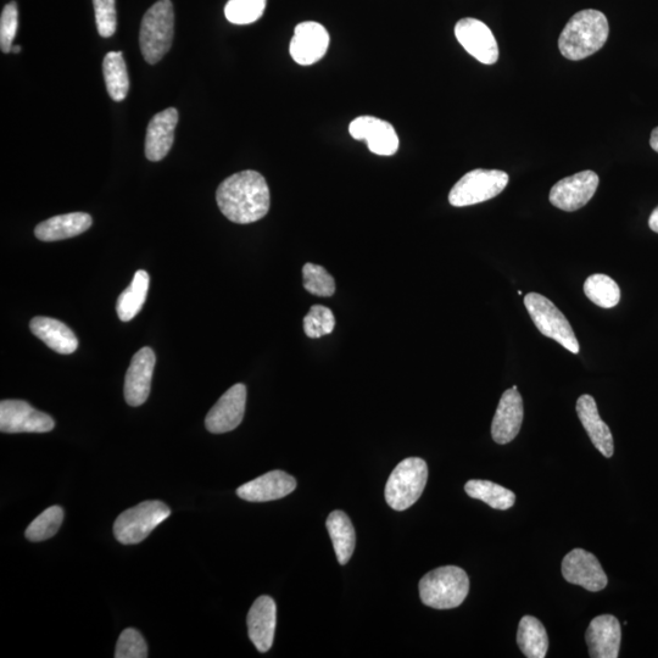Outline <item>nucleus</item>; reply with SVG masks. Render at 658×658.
I'll return each mask as SVG.
<instances>
[{"label": "nucleus", "mask_w": 658, "mask_h": 658, "mask_svg": "<svg viewBox=\"0 0 658 658\" xmlns=\"http://www.w3.org/2000/svg\"><path fill=\"white\" fill-rule=\"evenodd\" d=\"M455 36L466 52L479 63L493 65L499 60L498 42L484 22L466 18L457 22Z\"/></svg>", "instance_id": "nucleus-12"}, {"label": "nucleus", "mask_w": 658, "mask_h": 658, "mask_svg": "<svg viewBox=\"0 0 658 658\" xmlns=\"http://www.w3.org/2000/svg\"><path fill=\"white\" fill-rule=\"evenodd\" d=\"M584 293L589 300L602 309H611L620 303L621 289L618 284L606 275H593L584 283Z\"/></svg>", "instance_id": "nucleus-30"}, {"label": "nucleus", "mask_w": 658, "mask_h": 658, "mask_svg": "<svg viewBox=\"0 0 658 658\" xmlns=\"http://www.w3.org/2000/svg\"><path fill=\"white\" fill-rule=\"evenodd\" d=\"M507 184H509V175L504 171L473 170L451 189L449 203L456 208L484 203L498 197Z\"/></svg>", "instance_id": "nucleus-8"}, {"label": "nucleus", "mask_w": 658, "mask_h": 658, "mask_svg": "<svg viewBox=\"0 0 658 658\" xmlns=\"http://www.w3.org/2000/svg\"><path fill=\"white\" fill-rule=\"evenodd\" d=\"M649 226H650L652 231L658 233V206L654 211H652V214H651L650 220H649Z\"/></svg>", "instance_id": "nucleus-38"}, {"label": "nucleus", "mask_w": 658, "mask_h": 658, "mask_svg": "<svg viewBox=\"0 0 658 658\" xmlns=\"http://www.w3.org/2000/svg\"><path fill=\"white\" fill-rule=\"evenodd\" d=\"M55 422L22 400H3L0 403V431L3 433H47Z\"/></svg>", "instance_id": "nucleus-9"}, {"label": "nucleus", "mask_w": 658, "mask_h": 658, "mask_svg": "<svg viewBox=\"0 0 658 658\" xmlns=\"http://www.w3.org/2000/svg\"><path fill=\"white\" fill-rule=\"evenodd\" d=\"M470 591V579L460 567L444 566L426 574L420 582L423 604L436 610L462 605Z\"/></svg>", "instance_id": "nucleus-3"}, {"label": "nucleus", "mask_w": 658, "mask_h": 658, "mask_svg": "<svg viewBox=\"0 0 658 658\" xmlns=\"http://www.w3.org/2000/svg\"><path fill=\"white\" fill-rule=\"evenodd\" d=\"M609 33V21L601 11H579L561 33L560 52L568 60H583L605 46Z\"/></svg>", "instance_id": "nucleus-2"}, {"label": "nucleus", "mask_w": 658, "mask_h": 658, "mask_svg": "<svg viewBox=\"0 0 658 658\" xmlns=\"http://www.w3.org/2000/svg\"><path fill=\"white\" fill-rule=\"evenodd\" d=\"M116 658H146L148 657V646L146 640L138 630L125 629L117 640Z\"/></svg>", "instance_id": "nucleus-35"}, {"label": "nucleus", "mask_w": 658, "mask_h": 658, "mask_svg": "<svg viewBox=\"0 0 658 658\" xmlns=\"http://www.w3.org/2000/svg\"><path fill=\"white\" fill-rule=\"evenodd\" d=\"M150 277L147 271L139 270L126 289L117 299L116 311L119 319L124 322L131 321L142 310L146 303L149 291Z\"/></svg>", "instance_id": "nucleus-27"}, {"label": "nucleus", "mask_w": 658, "mask_h": 658, "mask_svg": "<svg viewBox=\"0 0 658 658\" xmlns=\"http://www.w3.org/2000/svg\"><path fill=\"white\" fill-rule=\"evenodd\" d=\"M97 29L104 38L114 36L117 26L115 0H93Z\"/></svg>", "instance_id": "nucleus-37"}, {"label": "nucleus", "mask_w": 658, "mask_h": 658, "mask_svg": "<svg viewBox=\"0 0 658 658\" xmlns=\"http://www.w3.org/2000/svg\"><path fill=\"white\" fill-rule=\"evenodd\" d=\"M329 33L319 22L305 21L295 27L289 52L295 63L309 66L317 63L327 53Z\"/></svg>", "instance_id": "nucleus-15"}, {"label": "nucleus", "mask_w": 658, "mask_h": 658, "mask_svg": "<svg viewBox=\"0 0 658 658\" xmlns=\"http://www.w3.org/2000/svg\"><path fill=\"white\" fill-rule=\"evenodd\" d=\"M297 488V481L283 471H272L266 475L255 478L254 481L241 485L237 495L250 503H266L286 498Z\"/></svg>", "instance_id": "nucleus-19"}, {"label": "nucleus", "mask_w": 658, "mask_h": 658, "mask_svg": "<svg viewBox=\"0 0 658 658\" xmlns=\"http://www.w3.org/2000/svg\"><path fill=\"white\" fill-rule=\"evenodd\" d=\"M92 223L91 215L86 213L59 215L39 223L35 234L39 241L58 242L80 236L91 228Z\"/></svg>", "instance_id": "nucleus-23"}, {"label": "nucleus", "mask_w": 658, "mask_h": 658, "mask_svg": "<svg viewBox=\"0 0 658 658\" xmlns=\"http://www.w3.org/2000/svg\"><path fill=\"white\" fill-rule=\"evenodd\" d=\"M30 328L38 339L59 354L69 355L75 353L78 348L75 333L63 322L38 316L32 319Z\"/></svg>", "instance_id": "nucleus-24"}, {"label": "nucleus", "mask_w": 658, "mask_h": 658, "mask_svg": "<svg viewBox=\"0 0 658 658\" xmlns=\"http://www.w3.org/2000/svg\"><path fill=\"white\" fill-rule=\"evenodd\" d=\"M247 404V387L236 384L228 389L217 401L205 418L206 429L210 433L222 434L234 431L241 425Z\"/></svg>", "instance_id": "nucleus-14"}, {"label": "nucleus", "mask_w": 658, "mask_h": 658, "mask_svg": "<svg viewBox=\"0 0 658 658\" xmlns=\"http://www.w3.org/2000/svg\"><path fill=\"white\" fill-rule=\"evenodd\" d=\"M577 414L591 443L602 455L610 459L615 454V443L609 426L601 420L595 399L587 394L582 395L577 401Z\"/></svg>", "instance_id": "nucleus-22"}, {"label": "nucleus", "mask_w": 658, "mask_h": 658, "mask_svg": "<svg viewBox=\"0 0 658 658\" xmlns=\"http://www.w3.org/2000/svg\"><path fill=\"white\" fill-rule=\"evenodd\" d=\"M170 515V507L161 503V501H144V503L122 512L116 518L114 524L115 537L124 545L142 543Z\"/></svg>", "instance_id": "nucleus-6"}, {"label": "nucleus", "mask_w": 658, "mask_h": 658, "mask_svg": "<svg viewBox=\"0 0 658 658\" xmlns=\"http://www.w3.org/2000/svg\"><path fill=\"white\" fill-rule=\"evenodd\" d=\"M175 32L174 5L171 0H159L142 20L139 46L148 64L159 63L171 49Z\"/></svg>", "instance_id": "nucleus-4"}, {"label": "nucleus", "mask_w": 658, "mask_h": 658, "mask_svg": "<svg viewBox=\"0 0 658 658\" xmlns=\"http://www.w3.org/2000/svg\"><path fill=\"white\" fill-rule=\"evenodd\" d=\"M585 640L591 658H617L622 641L620 621L612 615L594 618L585 634Z\"/></svg>", "instance_id": "nucleus-18"}, {"label": "nucleus", "mask_w": 658, "mask_h": 658, "mask_svg": "<svg viewBox=\"0 0 658 658\" xmlns=\"http://www.w3.org/2000/svg\"><path fill=\"white\" fill-rule=\"evenodd\" d=\"M350 136L356 141H366L371 153L390 156L398 152L399 137L393 125L373 116H360L351 121Z\"/></svg>", "instance_id": "nucleus-13"}, {"label": "nucleus", "mask_w": 658, "mask_h": 658, "mask_svg": "<svg viewBox=\"0 0 658 658\" xmlns=\"http://www.w3.org/2000/svg\"><path fill=\"white\" fill-rule=\"evenodd\" d=\"M266 0H228L225 7L226 19L234 25H250L261 19Z\"/></svg>", "instance_id": "nucleus-32"}, {"label": "nucleus", "mask_w": 658, "mask_h": 658, "mask_svg": "<svg viewBox=\"0 0 658 658\" xmlns=\"http://www.w3.org/2000/svg\"><path fill=\"white\" fill-rule=\"evenodd\" d=\"M336 327V317L331 309L322 305H314L304 319L306 336L312 339L328 336Z\"/></svg>", "instance_id": "nucleus-34"}, {"label": "nucleus", "mask_w": 658, "mask_h": 658, "mask_svg": "<svg viewBox=\"0 0 658 658\" xmlns=\"http://www.w3.org/2000/svg\"><path fill=\"white\" fill-rule=\"evenodd\" d=\"M249 638L265 654L272 648L277 624V606L270 596H260L248 613Z\"/></svg>", "instance_id": "nucleus-20"}, {"label": "nucleus", "mask_w": 658, "mask_h": 658, "mask_svg": "<svg viewBox=\"0 0 658 658\" xmlns=\"http://www.w3.org/2000/svg\"><path fill=\"white\" fill-rule=\"evenodd\" d=\"M105 85L108 93L115 102H122L130 89L127 66L121 52H110L103 61Z\"/></svg>", "instance_id": "nucleus-28"}, {"label": "nucleus", "mask_w": 658, "mask_h": 658, "mask_svg": "<svg viewBox=\"0 0 658 658\" xmlns=\"http://www.w3.org/2000/svg\"><path fill=\"white\" fill-rule=\"evenodd\" d=\"M599 187V176L594 171H582L557 182L550 192V203L557 209L577 211L590 202Z\"/></svg>", "instance_id": "nucleus-10"}, {"label": "nucleus", "mask_w": 658, "mask_h": 658, "mask_svg": "<svg viewBox=\"0 0 658 658\" xmlns=\"http://www.w3.org/2000/svg\"><path fill=\"white\" fill-rule=\"evenodd\" d=\"M465 492L472 499L481 500L495 510H509L516 503V495L510 489L493 482L481 481V479H472L467 482Z\"/></svg>", "instance_id": "nucleus-29"}, {"label": "nucleus", "mask_w": 658, "mask_h": 658, "mask_svg": "<svg viewBox=\"0 0 658 658\" xmlns=\"http://www.w3.org/2000/svg\"><path fill=\"white\" fill-rule=\"evenodd\" d=\"M524 416L523 400L516 388L507 389L500 399L492 423L495 443L509 444L521 431Z\"/></svg>", "instance_id": "nucleus-17"}, {"label": "nucleus", "mask_w": 658, "mask_h": 658, "mask_svg": "<svg viewBox=\"0 0 658 658\" xmlns=\"http://www.w3.org/2000/svg\"><path fill=\"white\" fill-rule=\"evenodd\" d=\"M11 52H14L16 54L21 52V47L20 46H14L13 49H11Z\"/></svg>", "instance_id": "nucleus-40"}, {"label": "nucleus", "mask_w": 658, "mask_h": 658, "mask_svg": "<svg viewBox=\"0 0 658 658\" xmlns=\"http://www.w3.org/2000/svg\"><path fill=\"white\" fill-rule=\"evenodd\" d=\"M563 578L591 593L604 590L609 583L601 563L594 554L584 549H574L562 561Z\"/></svg>", "instance_id": "nucleus-11"}, {"label": "nucleus", "mask_w": 658, "mask_h": 658, "mask_svg": "<svg viewBox=\"0 0 658 658\" xmlns=\"http://www.w3.org/2000/svg\"><path fill=\"white\" fill-rule=\"evenodd\" d=\"M517 644L528 658H544L548 654L549 638L544 624L533 616H524L518 626Z\"/></svg>", "instance_id": "nucleus-26"}, {"label": "nucleus", "mask_w": 658, "mask_h": 658, "mask_svg": "<svg viewBox=\"0 0 658 658\" xmlns=\"http://www.w3.org/2000/svg\"><path fill=\"white\" fill-rule=\"evenodd\" d=\"M428 481V466L420 457H409L394 468L386 485L387 504L405 511L417 503Z\"/></svg>", "instance_id": "nucleus-5"}, {"label": "nucleus", "mask_w": 658, "mask_h": 658, "mask_svg": "<svg viewBox=\"0 0 658 658\" xmlns=\"http://www.w3.org/2000/svg\"><path fill=\"white\" fill-rule=\"evenodd\" d=\"M326 526L336 551L340 565H347L354 554L356 534L353 523L343 511H333L328 516Z\"/></svg>", "instance_id": "nucleus-25"}, {"label": "nucleus", "mask_w": 658, "mask_h": 658, "mask_svg": "<svg viewBox=\"0 0 658 658\" xmlns=\"http://www.w3.org/2000/svg\"><path fill=\"white\" fill-rule=\"evenodd\" d=\"M524 305L540 333L554 339L572 354L579 353V343L571 323L548 298L542 294L529 293L524 298Z\"/></svg>", "instance_id": "nucleus-7"}, {"label": "nucleus", "mask_w": 658, "mask_h": 658, "mask_svg": "<svg viewBox=\"0 0 658 658\" xmlns=\"http://www.w3.org/2000/svg\"><path fill=\"white\" fill-rule=\"evenodd\" d=\"M303 283L306 291L317 297H332L336 292V282L325 267L311 264V262L303 267Z\"/></svg>", "instance_id": "nucleus-33"}, {"label": "nucleus", "mask_w": 658, "mask_h": 658, "mask_svg": "<svg viewBox=\"0 0 658 658\" xmlns=\"http://www.w3.org/2000/svg\"><path fill=\"white\" fill-rule=\"evenodd\" d=\"M63 521L64 510L60 506H50L26 529V538L32 543L44 542L59 532Z\"/></svg>", "instance_id": "nucleus-31"}, {"label": "nucleus", "mask_w": 658, "mask_h": 658, "mask_svg": "<svg viewBox=\"0 0 658 658\" xmlns=\"http://www.w3.org/2000/svg\"><path fill=\"white\" fill-rule=\"evenodd\" d=\"M18 4L10 2L5 5L0 16V47L8 54L14 47V39L19 25Z\"/></svg>", "instance_id": "nucleus-36"}, {"label": "nucleus", "mask_w": 658, "mask_h": 658, "mask_svg": "<svg viewBox=\"0 0 658 658\" xmlns=\"http://www.w3.org/2000/svg\"><path fill=\"white\" fill-rule=\"evenodd\" d=\"M178 111L169 108L150 120L146 137V156L150 161H161L169 154L175 141Z\"/></svg>", "instance_id": "nucleus-21"}, {"label": "nucleus", "mask_w": 658, "mask_h": 658, "mask_svg": "<svg viewBox=\"0 0 658 658\" xmlns=\"http://www.w3.org/2000/svg\"><path fill=\"white\" fill-rule=\"evenodd\" d=\"M155 362V353L148 347L133 356L125 378V399L128 405L137 407L146 403L152 387Z\"/></svg>", "instance_id": "nucleus-16"}, {"label": "nucleus", "mask_w": 658, "mask_h": 658, "mask_svg": "<svg viewBox=\"0 0 658 658\" xmlns=\"http://www.w3.org/2000/svg\"><path fill=\"white\" fill-rule=\"evenodd\" d=\"M650 146L658 153V127L651 133Z\"/></svg>", "instance_id": "nucleus-39"}, {"label": "nucleus", "mask_w": 658, "mask_h": 658, "mask_svg": "<svg viewBox=\"0 0 658 658\" xmlns=\"http://www.w3.org/2000/svg\"><path fill=\"white\" fill-rule=\"evenodd\" d=\"M217 205L228 220L248 225L264 219L271 205L270 188L259 172H238L223 181L216 192Z\"/></svg>", "instance_id": "nucleus-1"}]
</instances>
